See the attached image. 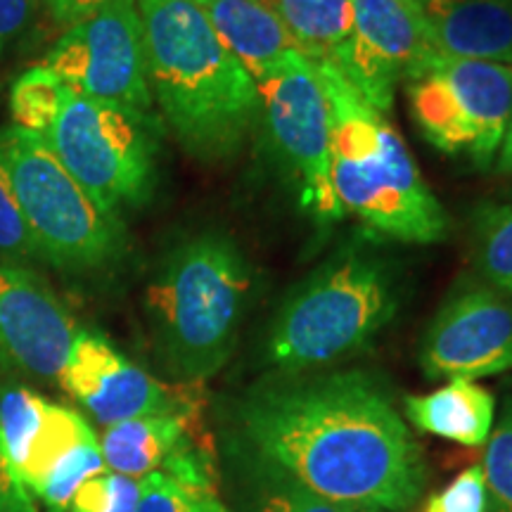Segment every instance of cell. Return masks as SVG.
Listing matches in <instances>:
<instances>
[{
    "label": "cell",
    "instance_id": "obj_1",
    "mask_svg": "<svg viewBox=\"0 0 512 512\" xmlns=\"http://www.w3.org/2000/svg\"><path fill=\"white\" fill-rule=\"evenodd\" d=\"M235 451L347 512H408L427 482L422 448L366 370L275 375L233 411Z\"/></svg>",
    "mask_w": 512,
    "mask_h": 512
},
{
    "label": "cell",
    "instance_id": "obj_2",
    "mask_svg": "<svg viewBox=\"0 0 512 512\" xmlns=\"http://www.w3.org/2000/svg\"><path fill=\"white\" fill-rule=\"evenodd\" d=\"M152 100L190 157H235L261 117L259 83L195 0H136Z\"/></svg>",
    "mask_w": 512,
    "mask_h": 512
},
{
    "label": "cell",
    "instance_id": "obj_3",
    "mask_svg": "<svg viewBox=\"0 0 512 512\" xmlns=\"http://www.w3.org/2000/svg\"><path fill=\"white\" fill-rule=\"evenodd\" d=\"M313 64L330 105V181L342 214L399 242L434 245L444 240L451 221L422 181L399 131L351 86L335 62Z\"/></svg>",
    "mask_w": 512,
    "mask_h": 512
},
{
    "label": "cell",
    "instance_id": "obj_4",
    "mask_svg": "<svg viewBox=\"0 0 512 512\" xmlns=\"http://www.w3.org/2000/svg\"><path fill=\"white\" fill-rule=\"evenodd\" d=\"M252 271L233 238L192 235L164 256L145 292L152 347L166 373L183 384L226 366L245 318Z\"/></svg>",
    "mask_w": 512,
    "mask_h": 512
},
{
    "label": "cell",
    "instance_id": "obj_5",
    "mask_svg": "<svg viewBox=\"0 0 512 512\" xmlns=\"http://www.w3.org/2000/svg\"><path fill=\"white\" fill-rule=\"evenodd\" d=\"M399 306L396 280L377 256L344 254L313 271L275 313L264 361L275 375L313 373L370 344Z\"/></svg>",
    "mask_w": 512,
    "mask_h": 512
},
{
    "label": "cell",
    "instance_id": "obj_6",
    "mask_svg": "<svg viewBox=\"0 0 512 512\" xmlns=\"http://www.w3.org/2000/svg\"><path fill=\"white\" fill-rule=\"evenodd\" d=\"M0 157L27 219L36 254L64 273H98L119 261L124 228L64 169L46 140L22 128L0 131Z\"/></svg>",
    "mask_w": 512,
    "mask_h": 512
},
{
    "label": "cell",
    "instance_id": "obj_7",
    "mask_svg": "<svg viewBox=\"0 0 512 512\" xmlns=\"http://www.w3.org/2000/svg\"><path fill=\"white\" fill-rule=\"evenodd\" d=\"M43 140L110 214L150 202L157 183V119L67 88Z\"/></svg>",
    "mask_w": 512,
    "mask_h": 512
},
{
    "label": "cell",
    "instance_id": "obj_8",
    "mask_svg": "<svg viewBox=\"0 0 512 512\" xmlns=\"http://www.w3.org/2000/svg\"><path fill=\"white\" fill-rule=\"evenodd\" d=\"M41 64L69 91L157 119L136 0H112L67 27Z\"/></svg>",
    "mask_w": 512,
    "mask_h": 512
},
{
    "label": "cell",
    "instance_id": "obj_9",
    "mask_svg": "<svg viewBox=\"0 0 512 512\" xmlns=\"http://www.w3.org/2000/svg\"><path fill=\"white\" fill-rule=\"evenodd\" d=\"M271 145L320 223L344 219L330 181V105L316 64L302 53L259 83Z\"/></svg>",
    "mask_w": 512,
    "mask_h": 512
},
{
    "label": "cell",
    "instance_id": "obj_10",
    "mask_svg": "<svg viewBox=\"0 0 512 512\" xmlns=\"http://www.w3.org/2000/svg\"><path fill=\"white\" fill-rule=\"evenodd\" d=\"M354 27L335 57L339 72L380 114L394 105L396 88L434 53L420 0H351Z\"/></svg>",
    "mask_w": 512,
    "mask_h": 512
},
{
    "label": "cell",
    "instance_id": "obj_11",
    "mask_svg": "<svg viewBox=\"0 0 512 512\" xmlns=\"http://www.w3.org/2000/svg\"><path fill=\"white\" fill-rule=\"evenodd\" d=\"M430 380H479L512 370V297L467 285L446 299L420 344Z\"/></svg>",
    "mask_w": 512,
    "mask_h": 512
},
{
    "label": "cell",
    "instance_id": "obj_12",
    "mask_svg": "<svg viewBox=\"0 0 512 512\" xmlns=\"http://www.w3.org/2000/svg\"><path fill=\"white\" fill-rule=\"evenodd\" d=\"M72 313L46 280L0 259V358L41 380H57L72 351Z\"/></svg>",
    "mask_w": 512,
    "mask_h": 512
},
{
    "label": "cell",
    "instance_id": "obj_13",
    "mask_svg": "<svg viewBox=\"0 0 512 512\" xmlns=\"http://www.w3.org/2000/svg\"><path fill=\"white\" fill-rule=\"evenodd\" d=\"M57 382L100 422L102 427L183 411L181 399L166 384L114 349L93 330L76 332L72 351Z\"/></svg>",
    "mask_w": 512,
    "mask_h": 512
},
{
    "label": "cell",
    "instance_id": "obj_14",
    "mask_svg": "<svg viewBox=\"0 0 512 512\" xmlns=\"http://www.w3.org/2000/svg\"><path fill=\"white\" fill-rule=\"evenodd\" d=\"M456 102L467 133V155L479 169L494 164L512 121V64L460 60L430 53L422 60Z\"/></svg>",
    "mask_w": 512,
    "mask_h": 512
},
{
    "label": "cell",
    "instance_id": "obj_15",
    "mask_svg": "<svg viewBox=\"0 0 512 512\" xmlns=\"http://www.w3.org/2000/svg\"><path fill=\"white\" fill-rule=\"evenodd\" d=\"M434 53L512 64V0H420Z\"/></svg>",
    "mask_w": 512,
    "mask_h": 512
},
{
    "label": "cell",
    "instance_id": "obj_16",
    "mask_svg": "<svg viewBox=\"0 0 512 512\" xmlns=\"http://www.w3.org/2000/svg\"><path fill=\"white\" fill-rule=\"evenodd\" d=\"M221 43L261 83L285 67L297 46L264 0H195Z\"/></svg>",
    "mask_w": 512,
    "mask_h": 512
},
{
    "label": "cell",
    "instance_id": "obj_17",
    "mask_svg": "<svg viewBox=\"0 0 512 512\" xmlns=\"http://www.w3.org/2000/svg\"><path fill=\"white\" fill-rule=\"evenodd\" d=\"M100 451L107 470L143 479L162 472L166 463L192 444L190 411L143 415L105 427L100 434Z\"/></svg>",
    "mask_w": 512,
    "mask_h": 512
},
{
    "label": "cell",
    "instance_id": "obj_18",
    "mask_svg": "<svg viewBox=\"0 0 512 512\" xmlns=\"http://www.w3.org/2000/svg\"><path fill=\"white\" fill-rule=\"evenodd\" d=\"M403 413L420 432L463 446H484L494 430L496 401L475 380H448L437 392L408 396Z\"/></svg>",
    "mask_w": 512,
    "mask_h": 512
},
{
    "label": "cell",
    "instance_id": "obj_19",
    "mask_svg": "<svg viewBox=\"0 0 512 512\" xmlns=\"http://www.w3.org/2000/svg\"><path fill=\"white\" fill-rule=\"evenodd\" d=\"M299 53L313 62L335 60L354 27L351 0H264Z\"/></svg>",
    "mask_w": 512,
    "mask_h": 512
},
{
    "label": "cell",
    "instance_id": "obj_20",
    "mask_svg": "<svg viewBox=\"0 0 512 512\" xmlns=\"http://www.w3.org/2000/svg\"><path fill=\"white\" fill-rule=\"evenodd\" d=\"M245 512H347L299 486L275 467L238 453Z\"/></svg>",
    "mask_w": 512,
    "mask_h": 512
},
{
    "label": "cell",
    "instance_id": "obj_21",
    "mask_svg": "<svg viewBox=\"0 0 512 512\" xmlns=\"http://www.w3.org/2000/svg\"><path fill=\"white\" fill-rule=\"evenodd\" d=\"M48 403L24 384L0 389V456L8 460L17 475L27 463L36 434L41 432Z\"/></svg>",
    "mask_w": 512,
    "mask_h": 512
},
{
    "label": "cell",
    "instance_id": "obj_22",
    "mask_svg": "<svg viewBox=\"0 0 512 512\" xmlns=\"http://www.w3.org/2000/svg\"><path fill=\"white\" fill-rule=\"evenodd\" d=\"M67 86L43 64L19 74L10 88V114L17 128L46 138L62 110Z\"/></svg>",
    "mask_w": 512,
    "mask_h": 512
},
{
    "label": "cell",
    "instance_id": "obj_23",
    "mask_svg": "<svg viewBox=\"0 0 512 512\" xmlns=\"http://www.w3.org/2000/svg\"><path fill=\"white\" fill-rule=\"evenodd\" d=\"M91 430L86 420L79 413L67 406H57V403H48L46 420H43L41 432L36 434L34 444L27 456L22 470H19V479L27 486L29 494L36 489L38 482L48 475V470L60 460L64 453H69L76 444L88 439Z\"/></svg>",
    "mask_w": 512,
    "mask_h": 512
},
{
    "label": "cell",
    "instance_id": "obj_24",
    "mask_svg": "<svg viewBox=\"0 0 512 512\" xmlns=\"http://www.w3.org/2000/svg\"><path fill=\"white\" fill-rule=\"evenodd\" d=\"M475 264L486 285L512 297V202L486 207L477 216Z\"/></svg>",
    "mask_w": 512,
    "mask_h": 512
},
{
    "label": "cell",
    "instance_id": "obj_25",
    "mask_svg": "<svg viewBox=\"0 0 512 512\" xmlns=\"http://www.w3.org/2000/svg\"><path fill=\"white\" fill-rule=\"evenodd\" d=\"M107 470L105 458H102L98 434H91L76 444L72 451L64 453L57 463L50 467L48 475L38 482V486L31 491V496L41 498L48 512H67L69 503L76 496L88 479L95 475H102Z\"/></svg>",
    "mask_w": 512,
    "mask_h": 512
},
{
    "label": "cell",
    "instance_id": "obj_26",
    "mask_svg": "<svg viewBox=\"0 0 512 512\" xmlns=\"http://www.w3.org/2000/svg\"><path fill=\"white\" fill-rule=\"evenodd\" d=\"M482 475L486 512H512V394L484 444Z\"/></svg>",
    "mask_w": 512,
    "mask_h": 512
},
{
    "label": "cell",
    "instance_id": "obj_27",
    "mask_svg": "<svg viewBox=\"0 0 512 512\" xmlns=\"http://www.w3.org/2000/svg\"><path fill=\"white\" fill-rule=\"evenodd\" d=\"M140 496V479L105 470L76 491L67 512H133Z\"/></svg>",
    "mask_w": 512,
    "mask_h": 512
},
{
    "label": "cell",
    "instance_id": "obj_28",
    "mask_svg": "<svg viewBox=\"0 0 512 512\" xmlns=\"http://www.w3.org/2000/svg\"><path fill=\"white\" fill-rule=\"evenodd\" d=\"M0 256L5 261L29 259L36 256V245L31 238L27 219L19 207L8 169L0 157Z\"/></svg>",
    "mask_w": 512,
    "mask_h": 512
},
{
    "label": "cell",
    "instance_id": "obj_29",
    "mask_svg": "<svg viewBox=\"0 0 512 512\" xmlns=\"http://www.w3.org/2000/svg\"><path fill=\"white\" fill-rule=\"evenodd\" d=\"M425 512H486V486L482 467L472 465L434 494Z\"/></svg>",
    "mask_w": 512,
    "mask_h": 512
},
{
    "label": "cell",
    "instance_id": "obj_30",
    "mask_svg": "<svg viewBox=\"0 0 512 512\" xmlns=\"http://www.w3.org/2000/svg\"><path fill=\"white\" fill-rule=\"evenodd\" d=\"M195 496L164 472L140 479V496L133 512H192Z\"/></svg>",
    "mask_w": 512,
    "mask_h": 512
},
{
    "label": "cell",
    "instance_id": "obj_31",
    "mask_svg": "<svg viewBox=\"0 0 512 512\" xmlns=\"http://www.w3.org/2000/svg\"><path fill=\"white\" fill-rule=\"evenodd\" d=\"M38 0H0V50L34 22Z\"/></svg>",
    "mask_w": 512,
    "mask_h": 512
},
{
    "label": "cell",
    "instance_id": "obj_32",
    "mask_svg": "<svg viewBox=\"0 0 512 512\" xmlns=\"http://www.w3.org/2000/svg\"><path fill=\"white\" fill-rule=\"evenodd\" d=\"M0 512H36L29 489L3 456H0Z\"/></svg>",
    "mask_w": 512,
    "mask_h": 512
},
{
    "label": "cell",
    "instance_id": "obj_33",
    "mask_svg": "<svg viewBox=\"0 0 512 512\" xmlns=\"http://www.w3.org/2000/svg\"><path fill=\"white\" fill-rule=\"evenodd\" d=\"M107 3H112V0H46L50 15H53L57 24H64V27H72L81 19L95 15Z\"/></svg>",
    "mask_w": 512,
    "mask_h": 512
},
{
    "label": "cell",
    "instance_id": "obj_34",
    "mask_svg": "<svg viewBox=\"0 0 512 512\" xmlns=\"http://www.w3.org/2000/svg\"><path fill=\"white\" fill-rule=\"evenodd\" d=\"M192 512H230L226 505H223L216 494H202L195 496L192 501Z\"/></svg>",
    "mask_w": 512,
    "mask_h": 512
},
{
    "label": "cell",
    "instance_id": "obj_35",
    "mask_svg": "<svg viewBox=\"0 0 512 512\" xmlns=\"http://www.w3.org/2000/svg\"><path fill=\"white\" fill-rule=\"evenodd\" d=\"M498 171H503V174H512V121H510L508 133H505L501 152H498Z\"/></svg>",
    "mask_w": 512,
    "mask_h": 512
}]
</instances>
